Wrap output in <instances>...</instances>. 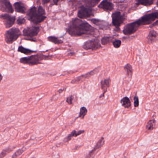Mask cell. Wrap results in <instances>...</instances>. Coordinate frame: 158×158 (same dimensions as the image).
<instances>
[{"label":"cell","instance_id":"d6986e66","mask_svg":"<svg viewBox=\"0 0 158 158\" xmlns=\"http://www.w3.org/2000/svg\"><path fill=\"white\" fill-rule=\"evenodd\" d=\"M84 132H85L84 130H79L76 131L75 130H74L72 131V132L71 133V134H70L64 138V142H68L71 141L73 137H76L82 134H83Z\"/></svg>","mask_w":158,"mask_h":158},{"label":"cell","instance_id":"6da1fadb","mask_svg":"<svg viewBox=\"0 0 158 158\" xmlns=\"http://www.w3.org/2000/svg\"><path fill=\"white\" fill-rule=\"evenodd\" d=\"M66 31L71 36L75 37L85 35L95 36L97 33L96 28L87 22L77 18L71 20L66 28Z\"/></svg>","mask_w":158,"mask_h":158},{"label":"cell","instance_id":"52a82bcc","mask_svg":"<svg viewBox=\"0 0 158 158\" xmlns=\"http://www.w3.org/2000/svg\"><path fill=\"white\" fill-rule=\"evenodd\" d=\"M82 47L85 50H96L102 48L100 41L98 38H95L86 41Z\"/></svg>","mask_w":158,"mask_h":158},{"label":"cell","instance_id":"5bb4252c","mask_svg":"<svg viewBox=\"0 0 158 158\" xmlns=\"http://www.w3.org/2000/svg\"><path fill=\"white\" fill-rule=\"evenodd\" d=\"M105 140L103 137H102L99 141L96 143V145L94 147L93 149L90 151L89 154L86 156V158H94L99 150L102 147L104 144Z\"/></svg>","mask_w":158,"mask_h":158},{"label":"cell","instance_id":"7a4b0ae2","mask_svg":"<svg viewBox=\"0 0 158 158\" xmlns=\"http://www.w3.org/2000/svg\"><path fill=\"white\" fill-rule=\"evenodd\" d=\"M157 19H158V11L147 14L135 22L127 24L124 26L122 32L125 35H130L136 32L141 26L152 25Z\"/></svg>","mask_w":158,"mask_h":158},{"label":"cell","instance_id":"83f0119b","mask_svg":"<svg viewBox=\"0 0 158 158\" xmlns=\"http://www.w3.org/2000/svg\"><path fill=\"white\" fill-rule=\"evenodd\" d=\"M156 125V121L154 120H150L146 125V129L148 131H152Z\"/></svg>","mask_w":158,"mask_h":158},{"label":"cell","instance_id":"30bf717a","mask_svg":"<svg viewBox=\"0 0 158 158\" xmlns=\"http://www.w3.org/2000/svg\"><path fill=\"white\" fill-rule=\"evenodd\" d=\"M40 27L38 26H29L23 30V35L30 38L36 36L40 31Z\"/></svg>","mask_w":158,"mask_h":158},{"label":"cell","instance_id":"5b68a950","mask_svg":"<svg viewBox=\"0 0 158 158\" xmlns=\"http://www.w3.org/2000/svg\"><path fill=\"white\" fill-rule=\"evenodd\" d=\"M111 18L112 23L115 28V31L116 32H120V27L126 21V15L125 14H122L120 11H115L112 13Z\"/></svg>","mask_w":158,"mask_h":158},{"label":"cell","instance_id":"cb8c5ba5","mask_svg":"<svg viewBox=\"0 0 158 158\" xmlns=\"http://www.w3.org/2000/svg\"><path fill=\"white\" fill-rule=\"evenodd\" d=\"M154 0H147V1H136L135 5L136 6H149L154 4Z\"/></svg>","mask_w":158,"mask_h":158},{"label":"cell","instance_id":"44dd1931","mask_svg":"<svg viewBox=\"0 0 158 158\" xmlns=\"http://www.w3.org/2000/svg\"><path fill=\"white\" fill-rule=\"evenodd\" d=\"M124 69L126 71V75L129 78L131 79L133 73V67L130 64L128 63L124 66Z\"/></svg>","mask_w":158,"mask_h":158},{"label":"cell","instance_id":"74e56055","mask_svg":"<svg viewBox=\"0 0 158 158\" xmlns=\"http://www.w3.org/2000/svg\"><path fill=\"white\" fill-rule=\"evenodd\" d=\"M64 90H65V89H60V90H58V92L60 93H62L63 91H64Z\"/></svg>","mask_w":158,"mask_h":158},{"label":"cell","instance_id":"4fadbf2b","mask_svg":"<svg viewBox=\"0 0 158 158\" xmlns=\"http://www.w3.org/2000/svg\"><path fill=\"white\" fill-rule=\"evenodd\" d=\"M0 10L2 12L6 14H13L14 12V9L12 5L8 0L0 1Z\"/></svg>","mask_w":158,"mask_h":158},{"label":"cell","instance_id":"4dcf8cb0","mask_svg":"<svg viewBox=\"0 0 158 158\" xmlns=\"http://www.w3.org/2000/svg\"><path fill=\"white\" fill-rule=\"evenodd\" d=\"M26 23V19L24 17L19 16L17 19V24L19 26L24 25Z\"/></svg>","mask_w":158,"mask_h":158},{"label":"cell","instance_id":"e575fe53","mask_svg":"<svg viewBox=\"0 0 158 158\" xmlns=\"http://www.w3.org/2000/svg\"><path fill=\"white\" fill-rule=\"evenodd\" d=\"M155 27H158V20L154 22V23L152 24V25H151L149 27L150 28H153Z\"/></svg>","mask_w":158,"mask_h":158},{"label":"cell","instance_id":"d4e9b609","mask_svg":"<svg viewBox=\"0 0 158 158\" xmlns=\"http://www.w3.org/2000/svg\"><path fill=\"white\" fill-rule=\"evenodd\" d=\"M121 103L122 104V106L125 108H129L131 106V103L130 99L128 97H124L122 98L121 100Z\"/></svg>","mask_w":158,"mask_h":158},{"label":"cell","instance_id":"ba28073f","mask_svg":"<svg viewBox=\"0 0 158 158\" xmlns=\"http://www.w3.org/2000/svg\"><path fill=\"white\" fill-rule=\"evenodd\" d=\"M95 10L92 8H90L82 5L79 8L77 12V17L80 19H85L94 16Z\"/></svg>","mask_w":158,"mask_h":158},{"label":"cell","instance_id":"ffe728a7","mask_svg":"<svg viewBox=\"0 0 158 158\" xmlns=\"http://www.w3.org/2000/svg\"><path fill=\"white\" fill-rule=\"evenodd\" d=\"M82 2H83L84 6L90 8H94L100 2V1H96V0H84Z\"/></svg>","mask_w":158,"mask_h":158},{"label":"cell","instance_id":"ab89813d","mask_svg":"<svg viewBox=\"0 0 158 158\" xmlns=\"http://www.w3.org/2000/svg\"><path fill=\"white\" fill-rule=\"evenodd\" d=\"M156 6H157V7L158 8V1H157V2H156Z\"/></svg>","mask_w":158,"mask_h":158},{"label":"cell","instance_id":"ac0fdd59","mask_svg":"<svg viewBox=\"0 0 158 158\" xmlns=\"http://www.w3.org/2000/svg\"><path fill=\"white\" fill-rule=\"evenodd\" d=\"M158 36V33L154 30L150 31L147 37V40L148 43L152 44L157 40Z\"/></svg>","mask_w":158,"mask_h":158},{"label":"cell","instance_id":"9a60e30c","mask_svg":"<svg viewBox=\"0 0 158 158\" xmlns=\"http://www.w3.org/2000/svg\"><path fill=\"white\" fill-rule=\"evenodd\" d=\"M114 4L112 2L107 0L103 1L98 5V8L102 9L103 10L108 12L113 11L114 9Z\"/></svg>","mask_w":158,"mask_h":158},{"label":"cell","instance_id":"f1b7e54d","mask_svg":"<svg viewBox=\"0 0 158 158\" xmlns=\"http://www.w3.org/2000/svg\"><path fill=\"white\" fill-rule=\"evenodd\" d=\"M24 151H25V149H24L23 148L17 150V151L13 154V155L12 156V158H17L18 156L22 155Z\"/></svg>","mask_w":158,"mask_h":158},{"label":"cell","instance_id":"f35d334b","mask_svg":"<svg viewBox=\"0 0 158 158\" xmlns=\"http://www.w3.org/2000/svg\"><path fill=\"white\" fill-rule=\"evenodd\" d=\"M1 81H2V78H3V77H2V74H1Z\"/></svg>","mask_w":158,"mask_h":158},{"label":"cell","instance_id":"f546056e","mask_svg":"<svg viewBox=\"0 0 158 158\" xmlns=\"http://www.w3.org/2000/svg\"><path fill=\"white\" fill-rule=\"evenodd\" d=\"M12 151H13L12 149L11 148H9V147H8L7 148H6L5 149L3 150L2 153H1L0 157H1V158H4L5 156H6L7 154H9L10 152H11Z\"/></svg>","mask_w":158,"mask_h":158},{"label":"cell","instance_id":"d6a6232c","mask_svg":"<svg viewBox=\"0 0 158 158\" xmlns=\"http://www.w3.org/2000/svg\"><path fill=\"white\" fill-rule=\"evenodd\" d=\"M73 96L71 95L67 97L66 98V103L69 105H72L73 104Z\"/></svg>","mask_w":158,"mask_h":158},{"label":"cell","instance_id":"9c48e42d","mask_svg":"<svg viewBox=\"0 0 158 158\" xmlns=\"http://www.w3.org/2000/svg\"><path fill=\"white\" fill-rule=\"evenodd\" d=\"M101 68V66H98L89 72L86 73L83 75H80V76L76 77L71 80V83L76 84V83H79L82 81H84L86 79L89 78L90 77H92V76L97 73L100 70Z\"/></svg>","mask_w":158,"mask_h":158},{"label":"cell","instance_id":"d590c367","mask_svg":"<svg viewBox=\"0 0 158 158\" xmlns=\"http://www.w3.org/2000/svg\"><path fill=\"white\" fill-rule=\"evenodd\" d=\"M51 3H52V6L53 5H58V2H59L58 1H51Z\"/></svg>","mask_w":158,"mask_h":158},{"label":"cell","instance_id":"2e32d148","mask_svg":"<svg viewBox=\"0 0 158 158\" xmlns=\"http://www.w3.org/2000/svg\"><path fill=\"white\" fill-rule=\"evenodd\" d=\"M111 79L110 77L102 80L100 82L101 88L103 91V93L100 96V98L104 97L105 94L107 92L108 88L111 85Z\"/></svg>","mask_w":158,"mask_h":158},{"label":"cell","instance_id":"3957f363","mask_svg":"<svg viewBox=\"0 0 158 158\" xmlns=\"http://www.w3.org/2000/svg\"><path fill=\"white\" fill-rule=\"evenodd\" d=\"M46 13L43 6L31 7L26 13L27 19L35 25H37L44 22L47 18Z\"/></svg>","mask_w":158,"mask_h":158},{"label":"cell","instance_id":"e0dca14e","mask_svg":"<svg viewBox=\"0 0 158 158\" xmlns=\"http://www.w3.org/2000/svg\"><path fill=\"white\" fill-rule=\"evenodd\" d=\"M14 10L17 13L25 14L27 13V6L22 2H17L14 4Z\"/></svg>","mask_w":158,"mask_h":158},{"label":"cell","instance_id":"484cf974","mask_svg":"<svg viewBox=\"0 0 158 158\" xmlns=\"http://www.w3.org/2000/svg\"><path fill=\"white\" fill-rule=\"evenodd\" d=\"M47 41L51 42L54 43L55 45H60L64 43L63 41L57 38V37L54 36H50L47 38Z\"/></svg>","mask_w":158,"mask_h":158},{"label":"cell","instance_id":"277c9868","mask_svg":"<svg viewBox=\"0 0 158 158\" xmlns=\"http://www.w3.org/2000/svg\"><path fill=\"white\" fill-rule=\"evenodd\" d=\"M52 58L53 56L52 55H45L42 54H38L21 58L19 62L23 64L34 66L42 64L41 61L42 60H50Z\"/></svg>","mask_w":158,"mask_h":158},{"label":"cell","instance_id":"4316f807","mask_svg":"<svg viewBox=\"0 0 158 158\" xmlns=\"http://www.w3.org/2000/svg\"><path fill=\"white\" fill-rule=\"evenodd\" d=\"M87 109H86V108L85 107H81L80 109V112H79L78 116L76 119L78 118L81 119H83L85 117V115H87Z\"/></svg>","mask_w":158,"mask_h":158},{"label":"cell","instance_id":"836d02e7","mask_svg":"<svg viewBox=\"0 0 158 158\" xmlns=\"http://www.w3.org/2000/svg\"><path fill=\"white\" fill-rule=\"evenodd\" d=\"M134 106L135 107H138L139 105V101L138 96L136 95L134 98Z\"/></svg>","mask_w":158,"mask_h":158},{"label":"cell","instance_id":"60d3db41","mask_svg":"<svg viewBox=\"0 0 158 158\" xmlns=\"http://www.w3.org/2000/svg\"><path fill=\"white\" fill-rule=\"evenodd\" d=\"M34 158V157H32V158Z\"/></svg>","mask_w":158,"mask_h":158},{"label":"cell","instance_id":"7c38bea8","mask_svg":"<svg viewBox=\"0 0 158 158\" xmlns=\"http://www.w3.org/2000/svg\"><path fill=\"white\" fill-rule=\"evenodd\" d=\"M92 23L97 26L100 30H109L111 29V25L107 21L103 19H98L92 18L91 19H88Z\"/></svg>","mask_w":158,"mask_h":158},{"label":"cell","instance_id":"8992f818","mask_svg":"<svg viewBox=\"0 0 158 158\" xmlns=\"http://www.w3.org/2000/svg\"><path fill=\"white\" fill-rule=\"evenodd\" d=\"M22 32L17 28H11L7 30L4 34L5 41L7 44H11L22 35Z\"/></svg>","mask_w":158,"mask_h":158},{"label":"cell","instance_id":"1f68e13d","mask_svg":"<svg viewBox=\"0 0 158 158\" xmlns=\"http://www.w3.org/2000/svg\"><path fill=\"white\" fill-rule=\"evenodd\" d=\"M112 43L114 47L115 48H119L122 45V41L120 40H115Z\"/></svg>","mask_w":158,"mask_h":158},{"label":"cell","instance_id":"603a6c76","mask_svg":"<svg viewBox=\"0 0 158 158\" xmlns=\"http://www.w3.org/2000/svg\"><path fill=\"white\" fill-rule=\"evenodd\" d=\"M18 51L26 55H29L31 54H33V53H36L37 52L36 51H33L31 49L26 48L22 46L19 47L18 49Z\"/></svg>","mask_w":158,"mask_h":158},{"label":"cell","instance_id":"8fae6325","mask_svg":"<svg viewBox=\"0 0 158 158\" xmlns=\"http://www.w3.org/2000/svg\"><path fill=\"white\" fill-rule=\"evenodd\" d=\"M0 18L3 21L5 28L7 29L11 28L15 23V16L10 15L9 14L5 13L1 14Z\"/></svg>","mask_w":158,"mask_h":158},{"label":"cell","instance_id":"7402d4cb","mask_svg":"<svg viewBox=\"0 0 158 158\" xmlns=\"http://www.w3.org/2000/svg\"><path fill=\"white\" fill-rule=\"evenodd\" d=\"M115 40V38L114 36L103 37L101 40V43L102 45H106L109 44L113 43L114 41Z\"/></svg>","mask_w":158,"mask_h":158},{"label":"cell","instance_id":"8d00e7d4","mask_svg":"<svg viewBox=\"0 0 158 158\" xmlns=\"http://www.w3.org/2000/svg\"><path fill=\"white\" fill-rule=\"evenodd\" d=\"M51 1H46V0H45V1H42V2L43 3V4H47L48 3H49V2H51Z\"/></svg>","mask_w":158,"mask_h":158}]
</instances>
